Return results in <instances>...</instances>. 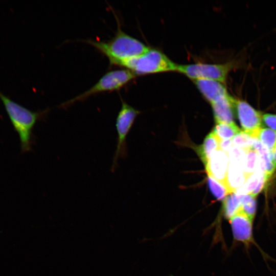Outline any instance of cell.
<instances>
[{"instance_id":"17","label":"cell","mask_w":276,"mask_h":276,"mask_svg":"<svg viewBox=\"0 0 276 276\" xmlns=\"http://www.w3.org/2000/svg\"><path fill=\"white\" fill-rule=\"evenodd\" d=\"M256 139H257L270 152L273 153L276 145L275 131L269 128H262L259 131Z\"/></svg>"},{"instance_id":"18","label":"cell","mask_w":276,"mask_h":276,"mask_svg":"<svg viewBox=\"0 0 276 276\" xmlns=\"http://www.w3.org/2000/svg\"><path fill=\"white\" fill-rule=\"evenodd\" d=\"M263 172L260 166L247 179L245 183L234 193L237 195L250 194L257 187Z\"/></svg>"},{"instance_id":"25","label":"cell","mask_w":276,"mask_h":276,"mask_svg":"<svg viewBox=\"0 0 276 276\" xmlns=\"http://www.w3.org/2000/svg\"><path fill=\"white\" fill-rule=\"evenodd\" d=\"M233 146L232 139L220 141V149L226 153H228V151Z\"/></svg>"},{"instance_id":"10","label":"cell","mask_w":276,"mask_h":276,"mask_svg":"<svg viewBox=\"0 0 276 276\" xmlns=\"http://www.w3.org/2000/svg\"><path fill=\"white\" fill-rule=\"evenodd\" d=\"M235 99L229 94L211 103L216 123H233Z\"/></svg>"},{"instance_id":"14","label":"cell","mask_w":276,"mask_h":276,"mask_svg":"<svg viewBox=\"0 0 276 276\" xmlns=\"http://www.w3.org/2000/svg\"><path fill=\"white\" fill-rule=\"evenodd\" d=\"M241 195L235 193L228 195L223 200V212L224 216L229 219L241 211Z\"/></svg>"},{"instance_id":"4","label":"cell","mask_w":276,"mask_h":276,"mask_svg":"<svg viewBox=\"0 0 276 276\" xmlns=\"http://www.w3.org/2000/svg\"><path fill=\"white\" fill-rule=\"evenodd\" d=\"M177 65L159 50L150 48L142 55L126 61L122 66L136 76L177 71Z\"/></svg>"},{"instance_id":"7","label":"cell","mask_w":276,"mask_h":276,"mask_svg":"<svg viewBox=\"0 0 276 276\" xmlns=\"http://www.w3.org/2000/svg\"><path fill=\"white\" fill-rule=\"evenodd\" d=\"M235 110L242 131L253 138L262 128V115L246 102L235 99Z\"/></svg>"},{"instance_id":"16","label":"cell","mask_w":276,"mask_h":276,"mask_svg":"<svg viewBox=\"0 0 276 276\" xmlns=\"http://www.w3.org/2000/svg\"><path fill=\"white\" fill-rule=\"evenodd\" d=\"M243 170L248 179L260 165V159L257 152L253 148L246 150Z\"/></svg>"},{"instance_id":"1","label":"cell","mask_w":276,"mask_h":276,"mask_svg":"<svg viewBox=\"0 0 276 276\" xmlns=\"http://www.w3.org/2000/svg\"><path fill=\"white\" fill-rule=\"evenodd\" d=\"M115 16L118 27L113 37L107 40L88 39L83 41L94 47L106 57L110 66H122L125 62L142 55L150 48L124 32L121 28L119 20Z\"/></svg>"},{"instance_id":"6","label":"cell","mask_w":276,"mask_h":276,"mask_svg":"<svg viewBox=\"0 0 276 276\" xmlns=\"http://www.w3.org/2000/svg\"><path fill=\"white\" fill-rule=\"evenodd\" d=\"M140 111L122 100L121 109L118 114L116 121L117 132V143L113 157L111 171L113 172L118 166L120 158H124L126 155V139L136 116Z\"/></svg>"},{"instance_id":"8","label":"cell","mask_w":276,"mask_h":276,"mask_svg":"<svg viewBox=\"0 0 276 276\" xmlns=\"http://www.w3.org/2000/svg\"><path fill=\"white\" fill-rule=\"evenodd\" d=\"M234 239L249 246L255 243L252 233L254 219L240 212L229 219Z\"/></svg>"},{"instance_id":"20","label":"cell","mask_w":276,"mask_h":276,"mask_svg":"<svg viewBox=\"0 0 276 276\" xmlns=\"http://www.w3.org/2000/svg\"><path fill=\"white\" fill-rule=\"evenodd\" d=\"M241 199V212L245 214L252 219L256 212V197L251 194L240 195Z\"/></svg>"},{"instance_id":"9","label":"cell","mask_w":276,"mask_h":276,"mask_svg":"<svg viewBox=\"0 0 276 276\" xmlns=\"http://www.w3.org/2000/svg\"><path fill=\"white\" fill-rule=\"evenodd\" d=\"M229 164L228 153L219 149L211 155L205 167L209 176L228 188L227 174Z\"/></svg>"},{"instance_id":"3","label":"cell","mask_w":276,"mask_h":276,"mask_svg":"<svg viewBox=\"0 0 276 276\" xmlns=\"http://www.w3.org/2000/svg\"><path fill=\"white\" fill-rule=\"evenodd\" d=\"M135 77L134 73L126 68L109 71L90 88L61 103L58 107L67 108L74 103L83 101L91 96L119 90Z\"/></svg>"},{"instance_id":"12","label":"cell","mask_w":276,"mask_h":276,"mask_svg":"<svg viewBox=\"0 0 276 276\" xmlns=\"http://www.w3.org/2000/svg\"><path fill=\"white\" fill-rule=\"evenodd\" d=\"M247 178L243 167L237 164L229 162L227 174V185L232 193H234L245 183Z\"/></svg>"},{"instance_id":"2","label":"cell","mask_w":276,"mask_h":276,"mask_svg":"<svg viewBox=\"0 0 276 276\" xmlns=\"http://www.w3.org/2000/svg\"><path fill=\"white\" fill-rule=\"evenodd\" d=\"M2 100L14 130L18 135L21 153L32 151L35 143L33 129L37 122L43 121L49 109L32 111L13 101L0 91Z\"/></svg>"},{"instance_id":"15","label":"cell","mask_w":276,"mask_h":276,"mask_svg":"<svg viewBox=\"0 0 276 276\" xmlns=\"http://www.w3.org/2000/svg\"><path fill=\"white\" fill-rule=\"evenodd\" d=\"M241 131L235 123H216L212 132L220 140H224L232 139Z\"/></svg>"},{"instance_id":"13","label":"cell","mask_w":276,"mask_h":276,"mask_svg":"<svg viewBox=\"0 0 276 276\" xmlns=\"http://www.w3.org/2000/svg\"><path fill=\"white\" fill-rule=\"evenodd\" d=\"M220 140L211 132L206 135L203 143L198 148L199 157L204 166L206 164L211 155L217 150L220 149Z\"/></svg>"},{"instance_id":"22","label":"cell","mask_w":276,"mask_h":276,"mask_svg":"<svg viewBox=\"0 0 276 276\" xmlns=\"http://www.w3.org/2000/svg\"><path fill=\"white\" fill-rule=\"evenodd\" d=\"M227 153L229 162L239 164L243 167L246 155L245 150L233 145Z\"/></svg>"},{"instance_id":"11","label":"cell","mask_w":276,"mask_h":276,"mask_svg":"<svg viewBox=\"0 0 276 276\" xmlns=\"http://www.w3.org/2000/svg\"><path fill=\"white\" fill-rule=\"evenodd\" d=\"M197 88L210 103L227 95L226 88L223 83L212 80H194Z\"/></svg>"},{"instance_id":"26","label":"cell","mask_w":276,"mask_h":276,"mask_svg":"<svg viewBox=\"0 0 276 276\" xmlns=\"http://www.w3.org/2000/svg\"><path fill=\"white\" fill-rule=\"evenodd\" d=\"M273 154V162H274L275 167L276 168V145H275Z\"/></svg>"},{"instance_id":"19","label":"cell","mask_w":276,"mask_h":276,"mask_svg":"<svg viewBox=\"0 0 276 276\" xmlns=\"http://www.w3.org/2000/svg\"><path fill=\"white\" fill-rule=\"evenodd\" d=\"M207 182L212 194L218 200H223L228 195L232 193L225 185L209 175Z\"/></svg>"},{"instance_id":"23","label":"cell","mask_w":276,"mask_h":276,"mask_svg":"<svg viewBox=\"0 0 276 276\" xmlns=\"http://www.w3.org/2000/svg\"><path fill=\"white\" fill-rule=\"evenodd\" d=\"M262 120L265 124L276 131V115L266 113L262 115Z\"/></svg>"},{"instance_id":"5","label":"cell","mask_w":276,"mask_h":276,"mask_svg":"<svg viewBox=\"0 0 276 276\" xmlns=\"http://www.w3.org/2000/svg\"><path fill=\"white\" fill-rule=\"evenodd\" d=\"M235 65L233 61L221 64L196 63L178 64L177 71L192 79H209L225 83L229 72Z\"/></svg>"},{"instance_id":"24","label":"cell","mask_w":276,"mask_h":276,"mask_svg":"<svg viewBox=\"0 0 276 276\" xmlns=\"http://www.w3.org/2000/svg\"><path fill=\"white\" fill-rule=\"evenodd\" d=\"M268 181V180L266 178V176L265 175V174L263 173L257 187L255 188V189L254 190V191L250 194H251L252 196L256 197L257 196L263 189L265 186L267 184V182Z\"/></svg>"},{"instance_id":"21","label":"cell","mask_w":276,"mask_h":276,"mask_svg":"<svg viewBox=\"0 0 276 276\" xmlns=\"http://www.w3.org/2000/svg\"><path fill=\"white\" fill-rule=\"evenodd\" d=\"M254 139L243 131H241L232 140L234 146L246 150L252 148Z\"/></svg>"}]
</instances>
